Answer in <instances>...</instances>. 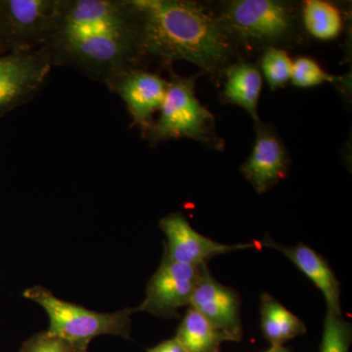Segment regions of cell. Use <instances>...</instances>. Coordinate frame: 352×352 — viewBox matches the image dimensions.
<instances>
[{
    "instance_id": "obj_1",
    "label": "cell",
    "mask_w": 352,
    "mask_h": 352,
    "mask_svg": "<svg viewBox=\"0 0 352 352\" xmlns=\"http://www.w3.org/2000/svg\"><path fill=\"white\" fill-rule=\"evenodd\" d=\"M41 50L52 67H69L105 85L124 72L148 66L132 0H59Z\"/></svg>"
},
{
    "instance_id": "obj_2",
    "label": "cell",
    "mask_w": 352,
    "mask_h": 352,
    "mask_svg": "<svg viewBox=\"0 0 352 352\" xmlns=\"http://www.w3.org/2000/svg\"><path fill=\"white\" fill-rule=\"evenodd\" d=\"M132 1L140 16L148 65L157 62L168 69L176 61L189 62L220 87L227 69L242 57L210 1Z\"/></svg>"
},
{
    "instance_id": "obj_3",
    "label": "cell",
    "mask_w": 352,
    "mask_h": 352,
    "mask_svg": "<svg viewBox=\"0 0 352 352\" xmlns=\"http://www.w3.org/2000/svg\"><path fill=\"white\" fill-rule=\"evenodd\" d=\"M227 36L241 56L261 55L267 48L287 51L309 41L302 20V2L291 0L210 1Z\"/></svg>"
},
{
    "instance_id": "obj_4",
    "label": "cell",
    "mask_w": 352,
    "mask_h": 352,
    "mask_svg": "<svg viewBox=\"0 0 352 352\" xmlns=\"http://www.w3.org/2000/svg\"><path fill=\"white\" fill-rule=\"evenodd\" d=\"M166 97L157 120L153 122L143 138L151 146L168 140L187 138L197 141L208 149L223 151L226 141L217 131V120L196 95V82L201 72L195 75H178L173 68L168 69Z\"/></svg>"
},
{
    "instance_id": "obj_5",
    "label": "cell",
    "mask_w": 352,
    "mask_h": 352,
    "mask_svg": "<svg viewBox=\"0 0 352 352\" xmlns=\"http://www.w3.org/2000/svg\"><path fill=\"white\" fill-rule=\"evenodd\" d=\"M28 300L43 308L48 316V332L66 340L75 352H88L90 342L99 336H118L131 339V308L112 314L87 309L61 300L44 287L34 286L24 292Z\"/></svg>"
},
{
    "instance_id": "obj_6",
    "label": "cell",
    "mask_w": 352,
    "mask_h": 352,
    "mask_svg": "<svg viewBox=\"0 0 352 352\" xmlns=\"http://www.w3.org/2000/svg\"><path fill=\"white\" fill-rule=\"evenodd\" d=\"M205 265L177 263L164 252L159 267L146 287L144 300L133 311L147 312L159 318H178L180 308L189 307Z\"/></svg>"
},
{
    "instance_id": "obj_7",
    "label": "cell",
    "mask_w": 352,
    "mask_h": 352,
    "mask_svg": "<svg viewBox=\"0 0 352 352\" xmlns=\"http://www.w3.org/2000/svg\"><path fill=\"white\" fill-rule=\"evenodd\" d=\"M51 69L41 50L0 55V116L32 100L43 89Z\"/></svg>"
},
{
    "instance_id": "obj_8",
    "label": "cell",
    "mask_w": 352,
    "mask_h": 352,
    "mask_svg": "<svg viewBox=\"0 0 352 352\" xmlns=\"http://www.w3.org/2000/svg\"><path fill=\"white\" fill-rule=\"evenodd\" d=\"M59 0H0V15L11 51L43 47L56 17Z\"/></svg>"
},
{
    "instance_id": "obj_9",
    "label": "cell",
    "mask_w": 352,
    "mask_h": 352,
    "mask_svg": "<svg viewBox=\"0 0 352 352\" xmlns=\"http://www.w3.org/2000/svg\"><path fill=\"white\" fill-rule=\"evenodd\" d=\"M254 133L251 155L240 166V171L256 193L264 194L286 179L291 168V157L272 124L259 120L254 122Z\"/></svg>"
},
{
    "instance_id": "obj_10",
    "label": "cell",
    "mask_w": 352,
    "mask_h": 352,
    "mask_svg": "<svg viewBox=\"0 0 352 352\" xmlns=\"http://www.w3.org/2000/svg\"><path fill=\"white\" fill-rule=\"evenodd\" d=\"M159 226L166 239L164 252L171 261L186 265H205L215 256L258 247L256 243L228 245L210 239L195 230L182 212L166 214Z\"/></svg>"
},
{
    "instance_id": "obj_11",
    "label": "cell",
    "mask_w": 352,
    "mask_h": 352,
    "mask_svg": "<svg viewBox=\"0 0 352 352\" xmlns=\"http://www.w3.org/2000/svg\"><path fill=\"white\" fill-rule=\"evenodd\" d=\"M188 307L207 319L229 342H238L243 338L239 293L214 279L205 265L197 283Z\"/></svg>"
},
{
    "instance_id": "obj_12",
    "label": "cell",
    "mask_w": 352,
    "mask_h": 352,
    "mask_svg": "<svg viewBox=\"0 0 352 352\" xmlns=\"http://www.w3.org/2000/svg\"><path fill=\"white\" fill-rule=\"evenodd\" d=\"M107 87L124 100L134 124L144 134L163 105L168 80L148 69H133L118 76Z\"/></svg>"
},
{
    "instance_id": "obj_13",
    "label": "cell",
    "mask_w": 352,
    "mask_h": 352,
    "mask_svg": "<svg viewBox=\"0 0 352 352\" xmlns=\"http://www.w3.org/2000/svg\"><path fill=\"white\" fill-rule=\"evenodd\" d=\"M259 245L276 250L283 254L321 292L325 298L326 308L337 314H342L340 302L342 285L328 261L321 254L302 242L295 247L280 244L275 242L268 234L259 242Z\"/></svg>"
},
{
    "instance_id": "obj_14",
    "label": "cell",
    "mask_w": 352,
    "mask_h": 352,
    "mask_svg": "<svg viewBox=\"0 0 352 352\" xmlns=\"http://www.w3.org/2000/svg\"><path fill=\"white\" fill-rule=\"evenodd\" d=\"M263 85V78L258 65L240 57L227 69L223 76L220 85V101L242 108L254 122H258V101Z\"/></svg>"
},
{
    "instance_id": "obj_15",
    "label": "cell",
    "mask_w": 352,
    "mask_h": 352,
    "mask_svg": "<svg viewBox=\"0 0 352 352\" xmlns=\"http://www.w3.org/2000/svg\"><path fill=\"white\" fill-rule=\"evenodd\" d=\"M261 328L270 346H285L289 340L305 335L307 325L270 294L261 296Z\"/></svg>"
},
{
    "instance_id": "obj_16",
    "label": "cell",
    "mask_w": 352,
    "mask_h": 352,
    "mask_svg": "<svg viewBox=\"0 0 352 352\" xmlns=\"http://www.w3.org/2000/svg\"><path fill=\"white\" fill-rule=\"evenodd\" d=\"M303 28L309 38L333 41L344 29V16L340 6L326 0L302 2Z\"/></svg>"
},
{
    "instance_id": "obj_17",
    "label": "cell",
    "mask_w": 352,
    "mask_h": 352,
    "mask_svg": "<svg viewBox=\"0 0 352 352\" xmlns=\"http://www.w3.org/2000/svg\"><path fill=\"white\" fill-rule=\"evenodd\" d=\"M175 338L187 352H219L221 344L229 342L226 335L191 307L180 322Z\"/></svg>"
},
{
    "instance_id": "obj_18",
    "label": "cell",
    "mask_w": 352,
    "mask_h": 352,
    "mask_svg": "<svg viewBox=\"0 0 352 352\" xmlns=\"http://www.w3.org/2000/svg\"><path fill=\"white\" fill-rule=\"evenodd\" d=\"M291 82L300 88L314 87L323 83H331L340 90L349 89V78L331 75L322 68L316 60L307 56H300L294 60Z\"/></svg>"
},
{
    "instance_id": "obj_19",
    "label": "cell",
    "mask_w": 352,
    "mask_h": 352,
    "mask_svg": "<svg viewBox=\"0 0 352 352\" xmlns=\"http://www.w3.org/2000/svg\"><path fill=\"white\" fill-rule=\"evenodd\" d=\"M256 64L271 91L281 89L291 82L293 60L287 51L267 48L261 53Z\"/></svg>"
},
{
    "instance_id": "obj_20",
    "label": "cell",
    "mask_w": 352,
    "mask_h": 352,
    "mask_svg": "<svg viewBox=\"0 0 352 352\" xmlns=\"http://www.w3.org/2000/svg\"><path fill=\"white\" fill-rule=\"evenodd\" d=\"M352 342V325L342 314L326 308L319 352H349Z\"/></svg>"
},
{
    "instance_id": "obj_21",
    "label": "cell",
    "mask_w": 352,
    "mask_h": 352,
    "mask_svg": "<svg viewBox=\"0 0 352 352\" xmlns=\"http://www.w3.org/2000/svg\"><path fill=\"white\" fill-rule=\"evenodd\" d=\"M19 352H75L66 340L44 331L29 338Z\"/></svg>"
},
{
    "instance_id": "obj_22",
    "label": "cell",
    "mask_w": 352,
    "mask_h": 352,
    "mask_svg": "<svg viewBox=\"0 0 352 352\" xmlns=\"http://www.w3.org/2000/svg\"><path fill=\"white\" fill-rule=\"evenodd\" d=\"M147 352H187L185 351L184 347L182 344L175 339V337L173 339L164 340V342H160L157 346L150 347L147 349Z\"/></svg>"
},
{
    "instance_id": "obj_23",
    "label": "cell",
    "mask_w": 352,
    "mask_h": 352,
    "mask_svg": "<svg viewBox=\"0 0 352 352\" xmlns=\"http://www.w3.org/2000/svg\"><path fill=\"white\" fill-rule=\"evenodd\" d=\"M8 52H10V46H9L3 21H2L1 15H0V55L6 54Z\"/></svg>"
},
{
    "instance_id": "obj_24",
    "label": "cell",
    "mask_w": 352,
    "mask_h": 352,
    "mask_svg": "<svg viewBox=\"0 0 352 352\" xmlns=\"http://www.w3.org/2000/svg\"><path fill=\"white\" fill-rule=\"evenodd\" d=\"M264 352H292L289 347L285 346H270L267 351Z\"/></svg>"
}]
</instances>
